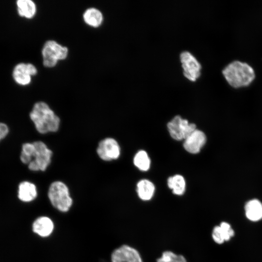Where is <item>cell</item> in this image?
Wrapping results in <instances>:
<instances>
[{"label": "cell", "instance_id": "obj_5", "mask_svg": "<svg viewBox=\"0 0 262 262\" xmlns=\"http://www.w3.org/2000/svg\"><path fill=\"white\" fill-rule=\"evenodd\" d=\"M42 54L44 66L51 67L56 65L58 60L66 58L68 49L53 40H49L44 44Z\"/></svg>", "mask_w": 262, "mask_h": 262}, {"label": "cell", "instance_id": "obj_9", "mask_svg": "<svg viewBox=\"0 0 262 262\" xmlns=\"http://www.w3.org/2000/svg\"><path fill=\"white\" fill-rule=\"evenodd\" d=\"M111 260V262H144L139 251L128 245H122L114 249Z\"/></svg>", "mask_w": 262, "mask_h": 262}, {"label": "cell", "instance_id": "obj_2", "mask_svg": "<svg viewBox=\"0 0 262 262\" xmlns=\"http://www.w3.org/2000/svg\"><path fill=\"white\" fill-rule=\"evenodd\" d=\"M30 117L36 130L41 134L55 132L59 128V117L44 102H38L33 105Z\"/></svg>", "mask_w": 262, "mask_h": 262}, {"label": "cell", "instance_id": "obj_1", "mask_svg": "<svg viewBox=\"0 0 262 262\" xmlns=\"http://www.w3.org/2000/svg\"><path fill=\"white\" fill-rule=\"evenodd\" d=\"M52 151L40 141L22 145L20 155L21 162L27 164L32 171L46 170L51 162Z\"/></svg>", "mask_w": 262, "mask_h": 262}, {"label": "cell", "instance_id": "obj_15", "mask_svg": "<svg viewBox=\"0 0 262 262\" xmlns=\"http://www.w3.org/2000/svg\"><path fill=\"white\" fill-rule=\"evenodd\" d=\"M245 210L246 217L251 221H256L262 218V203L258 199L248 201Z\"/></svg>", "mask_w": 262, "mask_h": 262}, {"label": "cell", "instance_id": "obj_18", "mask_svg": "<svg viewBox=\"0 0 262 262\" xmlns=\"http://www.w3.org/2000/svg\"><path fill=\"white\" fill-rule=\"evenodd\" d=\"M83 17L86 24L94 27L100 26L103 21L102 13L95 8L87 9L84 13Z\"/></svg>", "mask_w": 262, "mask_h": 262}, {"label": "cell", "instance_id": "obj_21", "mask_svg": "<svg viewBox=\"0 0 262 262\" xmlns=\"http://www.w3.org/2000/svg\"><path fill=\"white\" fill-rule=\"evenodd\" d=\"M212 237L214 242L218 244H222L226 241L225 234L219 225L213 228Z\"/></svg>", "mask_w": 262, "mask_h": 262}, {"label": "cell", "instance_id": "obj_10", "mask_svg": "<svg viewBox=\"0 0 262 262\" xmlns=\"http://www.w3.org/2000/svg\"><path fill=\"white\" fill-rule=\"evenodd\" d=\"M37 69L30 63H20L14 68L12 76L15 82L20 85H28L32 76L36 75Z\"/></svg>", "mask_w": 262, "mask_h": 262}, {"label": "cell", "instance_id": "obj_19", "mask_svg": "<svg viewBox=\"0 0 262 262\" xmlns=\"http://www.w3.org/2000/svg\"><path fill=\"white\" fill-rule=\"evenodd\" d=\"M134 164L141 171H147L150 165V160L147 153L144 150H140L135 155L133 158Z\"/></svg>", "mask_w": 262, "mask_h": 262}, {"label": "cell", "instance_id": "obj_23", "mask_svg": "<svg viewBox=\"0 0 262 262\" xmlns=\"http://www.w3.org/2000/svg\"><path fill=\"white\" fill-rule=\"evenodd\" d=\"M7 126L2 123H0V140L4 138L8 133Z\"/></svg>", "mask_w": 262, "mask_h": 262}, {"label": "cell", "instance_id": "obj_3", "mask_svg": "<svg viewBox=\"0 0 262 262\" xmlns=\"http://www.w3.org/2000/svg\"><path fill=\"white\" fill-rule=\"evenodd\" d=\"M222 73L228 82L235 88L246 86L255 78L253 68L246 63L239 61L229 64L223 69Z\"/></svg>", "mask_w": 262, "mask_h": 262}, {"label": "cell", "instance_id": "obj_16", "mask_svg": "<svg viewBox=\"0 0 262 262\" xmlns=\"http://www.w3.org/2000/svg\"><path fill=\"white\" fill-rule=\"evenodd\" d=\"M18 14L21 17L32 18L35 14L36 7L31 0H18L16 2Z\"/></svg>", "mask_w": 262, "mask_h": 262}, {"label": "cell", "instance_id": "obj_12", "mask_svg": "<svg viewBox=\"0 0 262 262\" xmlns=\"http://www.w3.org/2000/svg\"><path fill=\"white\" fill-rule=\"evenodd\" d=\"M32 227L34 233L42 237H47L52 233L54 225L49 217L43 216L34 220Z\"/></svg>", "mask_w": 262, "mask_h": 262}, {"label": "cell", "instance_id": "obj_6", "mask_svg": "<svg viewBox=\"0 0 262 262\" xmlns=\"http://www.w3.org/2000/svg\"><path fill=\"white\" fill-rule=\"evenodd\" d=\"M167 129L170 136L175 140H184L196 129V125L189 123L181 116H175L167 124Z\"/></svg>", "mask_w": 262, "mask_h": 262}, {"label": "cell", "instance_id": "obj_11", "mask_svg": "<svg viewBox=\"0 0 262 262\" xmlns=\"http://www.w3.org/2000/svg\"><path fill=\"white\" fill-rule=\"evenodd\" d=\"M184 140V149L190 153L196 154L205 145L206 137L203 131L196 129Z\"/></svg>", "mask_w": 262, "mask_h": 262}, {"label": "cell", "instance_id": "obj_17", "mask_svg": "<svg viewBox=\"0 0 262 262\" xmlns=\"http://www.w3.org/2000/svg\"><path fill=\"white\" fill-rule=\"evenodd\" d=\"M167 185L174 195L180 196L185 193L186 183L181 175H175L170 177L167 180Z\"/></svg>", "mask_w": 262, "mask_h": 262}, {"label": "cell", "instance_id": "obj_7", "mask_svg": "<svg viewBox=\"0 0 262 262\" xmlns=\"http://www.w3.org/2000/svg\"><path fill=\"white\" fill-rule=\"evenodd\" d=\"M180 60L184 76L190 81H196L201 74V66L199 62L188 51L180 53Z\"/></svg>", "mask_w": 262, "mask_h": 262}, {"label": "cell", "instance_id": "obj_22", "mask_svg": "<svg viewBox=\"0 0 262 262\" xmlns=\"http://www.w3.org/2000/svg\"><path fill=\"white\" fill-rule=\"evenodd\" d=\"M219 226L225 234L226 241L229 240L231 237L234 235V231L231 228L230 225L226 222H222Z\"/></svg>", "mask_w": 262, "mask_h": 262}, {"label": "cell", "instance_id": "obj_8", "mask_svg": "<svg viewBox=\"0 0 262 262\" xmlns=\"http://www.w3.org/2000/svg\"><path fill=\"white\" fill-rule=\"evenodd\" d=\"M99 157L103 161H110L117 159L120 154V148L117 142L108 137L101 140L97 148Z\"/></svg>", "mask_w": 262, "mask_h": 262}, {"label": "cell", "instance_id": "obj_13", "mask_svg": "<svg viewBox=\"0 0 262 262\" xmlns=\"http://www.w3.org/2000/svg\"><path fill=\"white\" fill-rule=\"evenodd\" d=\"M155 191L153 183L148 180L143 179L137 184L136 192L139 198L145 201L150 200Z\"/></svg>", "mask_w": 262, "mask_h": 262}, {"label": "cell", "instance_id": "obj_20", "mask_svg": "<svg viewBox=\"0 0 262 262\" xmlns=\"http://www.w3.org/2000/svg\"><path fill=\"white\" fill-rule=\"evenodd\" d=\"M156 262H188L184 256L177 254L171 250L163 251L161 256L158 258Z\"/></svg>", "mask_w": 262, "mask_h": 262}, {"label": "cell", "instance_id": "obj_14", "mask_svg": "<svg viewBox=\"0 0 262 262\" xmlns=\"http://www.w3.org/2000/svg\"><path fill=\"white\" fill-rule=\"evenodd\" d=\"M37 192L35 185L29 181H23L18 186V196L24 202H30L37 196Z\"/></svg>", "mask_w": 262, "mask_h": 262}, {"label": "cell", "instance_id": "obj_4", "mask_svg": "<svg viewBox=\"0 0 262 262\" xmlns=\"http://www.w3.org/2000/svg\"><path fill=\"white\" fill-rule=\"evenodd\" d=\"M48 196L51 205L61 212H68L72 205L73 200L68 188L62 181H55L51 183Z\"/></svg>", "mask_w": 262, "mask_h": 262}]
</instances>
